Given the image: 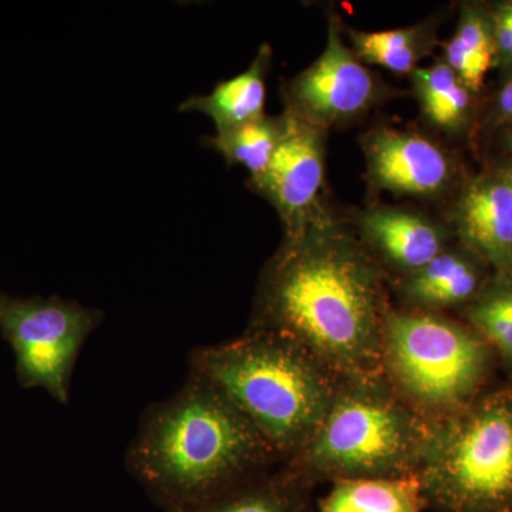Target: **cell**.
<instances>
[{
    "mask_svg": "<svg viewBox=\"0 0 512 512\" xmlns=\"http://www.w3.org/2000/svg\"><path fill=\"white\" fill-rule=\"evenodd\" d=\"M271 62V47L262 45L247 70L218 83L211 93L188 97L180 110L205 114L214 121L217 131L262 119L266 116V77Z\"/></svg>",
    "mask_w": 512,
    "mask_h": 512,
    "instance_id": "9a60e30c",
    "label": "cell"
},
{
    "mask_svg": "<svg viewBox=\"0 0 512 512\" xmlns=\"http://www.w3.org/2000/svg\"><path fill=\"white\" fill-rule=\"evenodd\" d=\"M417 478L430 510L512 512V382L430 423Z\"/></svg>",
    "mask_w": 512,
    "mask_h": 512,
    "instance_id": "5b68a950",
    "label": "cell"
},
{
    "mask_svg": "<svg viewBox=\"0 0 512 512\" xmlns=\"http://www.w3.org/2000/svg\"><path fill=\"white\" fill-rule=\"evenodd\" d=\"M103 313L59 296L18 298L0 291V332L12 346L19 383L69 403L74 366Z\"/></svg>",
    "mask_w": 512,
    "mask_h": 512,
    "instance_id": "52a82bcc",
    "label": "cell"
},
{
    "mask_svg": "<svg viewBox=\"0 0 512 512\" xmlns=\"http://www.w3.org/2000/svg\"><path fill=\"white\" fill-rule=\"evenodd\" d=\"M349 37L353 53L360 62L375 64L396 74H412L433 50L436 29L416 25L382 32L350 30Z\"/></svg>",
    "mask_w": 512,
    "mask_h": 512,
    "instance_id": "e0dca14e",
    "label": "cell"
},
{
    "mask_svg": "<svg viewBox=\"0 0 512 512\" xmlns=\"http://www.w3.org/2000/svg\"><path fill=\"white\" fill-rule=\"evenodd\" d=\"M363 146L370 180L379 190L436 197L450 185V158L443 148L419 133L382 128L373 131Z\"/></svg>",
    "mask_w": 512,
    "mask_h": 512,
    "instance_id": "30bf717a",
    "label": "cell"
},
{
    "mask_svg": "<svg viewBox=\"0 0 512 512\" xmlns=\"http://www.w3.org/2000/svg\"><path fill=\"white\" fill-rule=\"evenodd\" d=\"M508 123H512V117H511V120H510V121H508Z\"/></svg>",
    "mask_w": 512,
    "mask_h": 512,
    "instance_id": "d4e9b609",
    "label": "cell"
},
{
    "mask_svg": "<svg viewBox=\"0 0 512 512\" xmlns=\"http://www.w3.org/2000/svg\"><path fill=\"white\" fill-rule=\"evenodd\" d=\"M313 487L281 463L211 500L174 512H315Z\"/></svg>",
    "mask_w": 512,
    "mask_h": 512,
    "instance_id": "5bb4252c",
    "label": "cell"
},
{
    "mask_svg": "<svg viewBox=\"0 0 512 512\" xmlns=\"http://www.w3.org/2000/svg\"><path fill=\"white\" fill-rule=\"evenodd\" d=\"M501 173H503L504 177L507 178L508 181H510L512 187V168H510V170H501Z\"/></svg>",
    "mask_w": 512,
    "mask_h": 512,
    "instance_id": "603a6c76",
    "label": "cell"
},
{
    "mask_svg": "<svg viewBox=\"0 0 512 512\" xmlns=\"http://www.w3.org/2000/svg\"><path fill=\"white\" fill-rule=\"evenodd\" d=\"M386 94L384 84L343 42L336 16H329L322 55L284 87L285 110L328 131L362 116Z\"/></svg>",
    "mask_w": 512,
    "mask_h": 512,
    "instance_id": "ba28073f",
    "label": "cell"
},
{
    "mask_svg": "<svg viewBox=\"0 0 512 512\" xmlns=\"http://www.w3.org/2000/svg\"><path fill=\"white\" fill-rule=\"evenodd\" d=\"M495 363L493 350L467 323L407 308H390L384 320L383 376L430 423L490 389Z\"/></svg>",
    "mask_w": 512,
    "mask_h": 512,
    "instance_id": "8992f818",
    "label": "cell"
},
{
    "mask_svg": "<svg viewBox=\"0 0 512 512\" xmlns=\"http://www.w3.org/2000/svg\"><path fill=\"white\" fill-rule=\"evenodd\" d=\"M430 421L383 373L340 379L328 412L305 446L284 464L319 481L417 476Z\"/></svg>",
    "mask_w": 512,
    "mask_h": 512,
    "instance_id": "277c9868",
    "label": "cell"
},
{
    "mask_svg": "<svg viewBox=\"0 0 512 512\" xmlns=\"http://www.w3.org/2000/svg\"><path fill=\"white\" fill-rule=\"evenodd\" d=\"M384 279L375 256L325 208L285 235L265 265L248 329L291 339L340 379L380 375Z\"/></svg>",
    "mask_w": 512,
    "mask_h": 512,
    "instance_id": "6da1fadb",
    "label": "cell"
},
{
    "mask_svg": "<svg viewBox=\"0 0 512 512\" xmlns=\"http://www.w3.org/2000/svg\"><path fill=\"white\" fill-rule=\"evenodd\" d=\"M466 323L493 350L512 382V274H493L464 309Z\"/></svg>",
    "mask_w": 512,
    "mask_h": 512,
    "instance_id": "ffe728a7",
    "label": "cell"
},
{
    "mask_svg": "<svg viewBox=\"0 0 512 512\" xmlns=\"http://www.w3.org/2000/svg\"><path fill=\"white\" fill-rule=\"evenodd\" d=\"M507 143H508V147H510L511 151H512V133H510V136H508Z\"/></svg>",
    "mask_w": 512,
    "mask_h": 512,
    "instance_id": "cb8c5ba5",
    "label": "cell"
},
{
    "mask_svg": "<svg viewBox=\"0 0 512 512\" xmlns=\"http://www.w3.org/2000/svg\"><path fill=\"white\" fill-rule=\"evenodd\" d=\"M446 63L471 93L483 87L485 76L495 63L490 12L481 6H464L456 33L446 45Z\"/></svg>",
    "mask_w": 512,
    "mask_h": 512,
    "instance_id": "ac0fdd59",
    "label": "cell"
},
{
    "mask_svg": "<svg viewBox=\"0 0 512 512\" xmlns=\"http://www.w3.org/2000/svg\"><path fill=\"white\" fill-rule=\"evenodd\" d=\"M498 116L500 120L510 121L512 117V77L505 84L504 89L501 90L500 97H498Z\"/></svg>",
    "mask_w": 512,
    "mask_h": 512,
    "instance_id": "7402d4cb",
    "label": "cell"
},
{
    "mask_svg": "<svg viewBox=\"0 0 512 512\" xmlns=\"http://www.w3.org/2000/svg\"><path fill=\"white\" fill-rule=\"evenodd\" d=\"M426 501L419 478L340 480L319 501L315 512H423Z\"/></svg>",
    "mask_w": 512,
    "mask_h": 512,
    "instance_id": "2e32d148",
    "label": "cell"
},
{
    "mask_svg": "<svg viewBox=\"0 0 512 512\" xmlns=\"http://www.w3.org/2000/svg\"><path fill=\"white\" fill-rule=\"evenodd\" d=\"M412 80L420 109L434 127L456 133L466 126L471 92L446 62L419 67Z\"/></svg>",
    "mask_w": 512,
    "mask_h": 512,
    "instance_id": "d6986e66",
    "label": "cell"
},
{
    "mask_svg": "<svg viewBox=\"0 0 512 512\" xmlns=\"http://www.w3.org/2000/svg\"><path fill=\"white\" fill-rule=\"evenodd\" d=\"M362 244L384 268L400 278L412 275L446 251V229L417 212L376 207L363 212L359 222Z\"/></svg>",
    "mask_w": 512,
    "mask_h": 512,
    "instance_id": "7c38bea8",
    "label": "cell"
},
{
    "mask_svg": "<svg viewBox=\"0 0 512 512\" xmlns=\"http://www.w3.org/2000/svg\"><path fill=\"white\" fill-rule=\"evenodd\" d=\"M190 370L234 403L281 463L311 439L340 380L298 343L254 329L231 342L192 349Z\"/></svg>",
    "mask_w": 512,
    "mask_h": 512,
    "instance_id": "3957f363",
    "label": "cell"
},
{
    "mask_svg": "<svg viewBox=\"0 0 512 512\" xmlns=\"http://www.w3.org/2000/svg\"><path fill=\"white\" fill-rule=\"evenodd\" d=\"M488 268L467 249H450L412 275L400 278V298L407 309L439 313L466 309L488 282Z\"/></svg>",
    "mask_w": 512,
    "mask_h": 512,
    "instance_id": "4fadbf2b",
    "label": "cell"
},
{
    "mask_svg": "<svg viewBox=\"0 0 512 512\" xmlns=\"http://www.w3.org/2000/svg\"><path fill=\"white\" fill-rule=\"evenodd\" d=\"M284 134L266 170L248 187L278 212L285 235L301 229L320 211L325 181V130L285 110Z\"/></svg>",
    "mask_w": 512,
    "mask_h": 512,
    "instance_id": "9c48e42d",
    "label": "cell"
},
{
    "mask_svg": "<svg viewBox=\"0 0 512 512\" xmlns=\"http://www.w3.org/2000/svg\"><path fill=\"white\" fill-rule=\"evenodd\" d=\"M284 134V117H268L217 131L204 140L205 146L220 153L229 165H242L251 178L266 170Z\"/></svg>",
    "mask_w": 512,
    "mask_h": 512,
    "instance_id": "44dd1931",
    "label": "cell"
},
{
    "mask_svg": "<svg viewBox=\"0 0 512 512\" xmlns=\"http://www.w3.org/2000/svg\"><path fill=\"white\" fill-rule=\"evenodd\" d=\"M278 463L247 417L194 370L177 393L148 407L126 456L163 512L204 503Z\"/></svg>",
    "mask_w": 512,
    "mask_h": 512,
    "instance_id": "7a4b0ae2",
    "label": "cell"
},
{
    "mask_svg": "<svg viewBox=\"0 0 512 512\" xmlns=\"http://www.w3.org/2000/svg\"><path fill=\"white\" fill-rule=\"evenodd\" d=\"M454 222L464 249L494 274H512V187L501 171L466 185Z\"/></svg>",
    "mask_w": 512,
    "mask_h": 512,
    "instance_id": "8fae6325",
    "label": "cell"
}]
</instances>
